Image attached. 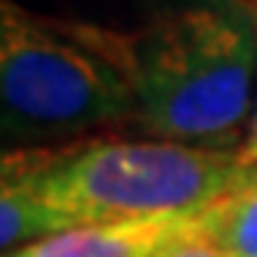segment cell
Segmentation results:
<instances>
[{"label": "cell", "mask_w": 257, "mask_h": 257, "mask_svg": "<svg viewBox=\"0 0 257 257\" xmlns=\"http://www.w3.org/2000/svg\"><path fill=\"white\" fill-rule=\"evenodd\" d=\"M201 235L223 257H257V168L201 211Z\"/></svg>", "instance_id": "obj_6"}, {"label": "cell", "mask_w": 257, "mask_h": 257, "mask_svg": "<svg viewBox=\"0 0 257 257\" xmlns=\"http://www.w3.org/2000/svg\"><path fill=\"white\" fill-rule=\"evenodd\" d=\"M242 4H245V7H248V10H251L254 16H257V0H242Z\"/></svg>", "instance_id": "obj_9"}, {"label": "cell", "mask_w": 257, "mask_h": 257, "mask_svg": "<svg viewBox=\"0 0 257 257\" xmlns=\"http://www.w3.org/2000/svg\"><path fill=\"white\" fill-rule=\"evenodd\" d=\"M71 146H16L0 149V257L53 235L44 186Z\"/></svg>", "instance_id": "obj_5"}, {"label": "cell", "mask_w": 257, "mask_h": 257, "mask_svg": "<svg viewBox=\"0 0 257 257\" xmlns=\"http://www.w3.org/2000/svg\"><path fill=\"white\" fill-rule=\"evenodd\" d=\"M201 211L71 226L4 257H158L171 245L201 232Z\"/></svg>", "instance_id": "obj_4"}, {"label": "cell", "mask_w": 257, "mask_h": 257, "mask_svg": "<svg viewBox=\"0 0 257 257\" xmlns=\"http://www.w3.org/2000/svg\"><path fill=\"white\" fill-rule=\"evenodd\" d=\"M158 257H223V254H220L201 232H195L189 238H183V242L171 245L168 251H161Z\"/></svg>", "instance_id": "obj_7"}, {"label": "cell", "mask_w": 257, "mask_h": 257, "mask_svg": "<svg viewBox=\"0 0 257 257\" xmlns=\"http://www.w3.org/2000/svg\"><path fill=\"white\" fill-rule=\"evenodd\" d=\"M134 121L155 140L238 152L254 115L257 16L242 4L155 13L118 34Z\"/></svg>", "instance_id": "obj_1"}, {"label": "cell", "mask_w": 257, "mask_h": 257, "mask_svg": "<svg viewBox=\"0 0 257 257\" xmlns=\"http://www.w3.org/2000/svg\"><path fill=\"white\" fill-rule=\"evenodd\" d=\"M251 168L238 152L168 140L75 143L44 186L53 232L189 214L223 198Z\"/></svg>", "instance_id": "obj_3"}, {"label": "cell", "mask_w": 257, "mask_h": 257, "mask_svg": "<svg viewBox=\"0 0 257 257\" xmlns=\"http://www.w3.org/2000/svg\"><path fill=\"white\" fill-rule=\"evenodd\" d=\"M134 118L115 31L0 0V134L44 140Z\"/></svg>", "instance_id": "obj_2"}, {"label": "cell", "mask_w": 257, "mask_h": 257, "mask_svg": "<svg viewBox=\"0 0 257 257\" xmlns=\"http://www.w3.org/2000/svg\"><path fill=\"white\" fill-rule=\"evenodd\" d=\"M226 4H242V0H226ZM242 7H245V4H242Z\"/></svg>", "instance_id": "obj_10"}, {"label": "cell", "mask_w": 257, "mask_h": 257, "mask_svg": "<svg viewBox=\"0 0 257 257\" xmlns=\"http://www.w3.org/2000/svg\"><path fill=\"white\" fill-rule=\"evenodd\" d=\"M238 158H242L245 168H257V105H254V115H251V124H248L245 143L238 146Z\"/></svg>", "instance_id": "obj_8"}]
</instances>
